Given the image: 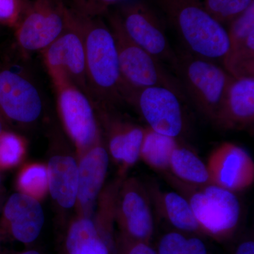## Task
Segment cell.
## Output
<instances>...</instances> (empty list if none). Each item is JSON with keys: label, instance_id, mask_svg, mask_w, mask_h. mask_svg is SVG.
Here are the masks:
<instances>
[{"label": "cell", "instance_id": "obj_1", "mask_svg": "<svg viewBox=\"0 0 254 254\" xmlns=\"http://www.w3.org/2000/svg\"><path fill=\"white\" fill-rule=\"evenodd\" d=\"M82 20L88 95L95 108L111 109L128 95L113 33L101 17Z\"/></svg>", "mask_w": 254, "mask_h": 254}, {"label": "cell", "instance_id": "obj_2", "mask_svg": "<svg viewBox=\"0 0 254 254\" xmlns=\"http://www.w3.org/2000/svg\"><path fill=\"white\" fill-rule=\"evenodd\" d=\"M191 54L222 62L230 47L227 28L207 12L201 0H152Z\"/></svg>", "mask_w": 254, "mask_h": 254}, {"label": "cell", "instance_id": "obj_3", "mask_svg": "<svg viewBox=\"0 0 254 254\" xmlns=\"http://www.w3.org/2000/svg\"><path fill=\"white\" fill-rule=\"evenodd\" d=\"M12 43L0 44V113L9 124L31 125L43 114V98L36 79Z\"/></svg>", "mask_w": 254, "mask_h": 254}, {"label": "cell", "instance_id": "obj_4", "mask_svg": "<svg viewBox=\"0 0 254 254\" xmlns=\"http://www.w3.org/2000/svg\"><path fill=\"white\" fill-rule=\"evenodd\" d=\"M165 180L188 200L204 236L230 240L238 230L242 208L236 193L213 184L192 185L163 174Z\"/></svg>", "mask_w": 254, "mask_h": 254}, {"label": "cell", "instance_id": "obj_5", "mask_svg": "<svg viewBox=\"0 0 254 254\" xmlns=\"http://www.w3.org/2000/svg\"><path fill=\"white\" fill-rule=\"evenodd\" d=\"M107 14L108 25L116 44L122 78L128 93L127 103L132 92L150 86L169 88L186 100L177 76L168 71L160 60L132 41L116 12Z\"/></svg>", "mask_w": 254, "mask_h": 254}, {"label": "cell", "instance_id": "obj_6", "mask_svg": "<svg viewBox=\"0 0 254 254\" xmlns=\"http://www.w3.org/2000/svg\"><path fill=\"white\" fill-rule=\"evenodd\" d=\"M173 69L185 96L205 118L213 122L232 76L223 66L187 50L177 53Z\"/></svg>", "mask_w": 254, "mask_h": 254}, {"label": "cell", "instance_id": "obj_7", "mask_svg": "<svg viewBox=\"0 0 254 254\" xmlns=\"http://www.w3.org/2000/svg\"><path fill=\"white\" fill-rule=\"evenodd\" d=\"M73 11L64 0L30 1L14 28V42L21 54L40 53L61 36L67 27Z\"/></svg>", "mask_w": 254, "mask_h": 254}, {"label": "cell", "instance_id": "obj_8", "mask_svg": "<svg viewBox=\"0 0 254 254\" xmlns=\"http://www.w3.org/2000/svg\"><path fill=\"white\" fill-rule=\"evenodd\" d=\"M64 126L78 149L85 152L101 141L95 107L89 96L62 73H48Z\"/></svg>", "mask_w": 254, "mask_h": 254}, {"label": "cell", "instance_id": "obj_9", "mask_svg": "<svg viewBox=\"0 0 254 254\" xmlns=\"http://www.w3.org/2000/svg\"><path fill=\"white\" fill-rule=\"evenodd\" d=\"M116 13L132 41L173 68L177 53L170 46L161 20L148 3L142 0L132 1L124 5Z\"/></svg>", "mask_w": 254, "mask_h": 254}, {"label": "cell", "instance_id": "obj_10", "mask_svg": "<svg viewBox=\"0 0 254 254\" xmlns=\"http://www.w3.org/2000/svg\"><path fill=\"white\" fill-rule=\"evenodd\" d=\"M184 101L169 88L150 86L132 92L127 103L136 108L147 127L177 139L186 127Z\"/></svg>", "mask_w": 254, "mask_h": 254}, {"label": "cell", "instance_id": "obj_11", "mask_svg": "<svg viewBox=\"0 0 254 254\" xmlns=\"http://www.w3.org/2000/svg\"><path fill=\"white\" fill-rule=\"evenodd\" d=\"M41 54L48 73H63L88 95L81 16L73 11L65 31Z\"/></svg>", "mask_w": 254, "mask_h": 254}, {"label": "cell", "instance_id": "obj_12", "mask_svg": "<svg viewBox=\"0 0 254 254\" xmlns=\"http://www.w3.org/2000/svg\"><path fill=\"white\" fill-rule=\"evenodd\" d=\"M121 238L150 242L154 232L152 203L144 184L130 178L123 184L118 201Z\"/></svg>", "mask_w": 254, "mask_h": 254}, {"label": "cell", "instance_id": "obj_13", "mask_svg": "<svg viewBox=\"0 0 254 254\" xmlns=\"http://www.w3.org/2000/svg\"><path fill=\"white\" fill-rule=\"evenodd\" d=\"M211 183L234 192L243 191L254 182V163L240 145L225 142L213 150L206 163Z\"/></svg>", "mask_w": 254, "mask_h": 254}, {"label": "cell", "instance_id": "obj_14", "mask_svg": "<svg viewBox=\"0 0 254 254\" xmlns=\"http://www.w3.org/2000/svg\"><path fill=\"white\" fill-rule=\"evenodd\" d=\"M230 47L222 66L234 78L254 76V4L227 28Z\"/></svg>", "mask_w": 254, "mask_h": 254}, {"label": "cell", "instance_id": "obj_15", "mask_svg": "<svg viewBox=\"0 0 254 254\" xmlns=\"http://www.w3.org/2000/svg\"><path fill=\"white\" fill-rule=\"evenodd\" d=\"M254 122V76L232 78L213 120L222 130H242Z\"/></svg>", "mask_w": 254, "mask_h": 254}, {"label": "cell", "instance_id": "obj_16", "mask_svg": "<svg viewBox=\"0 0 254 254\" xmlns=\"http://www.w3.org/2000/svg\"><path fill=\"white\" fill-rule=\"evenodd\" d=\"M3 215L11 235L18 242L29 245L41 235L44 212L34 197L24 193H14L5 203Z\"/></svg>", "mask_w": 254, "mask_h": 254}, {"label": "cell", "instance_id": "obj_17", "mask_svg": "<svg viewBox=\"0 0 254 254\" xmlns=\"http://www.w3.org/2000/svg\"><path fill=\"white\" fill-rule=\"evenodd\" d=\"M96 110L106 128L110 154L124 168L134 165L140 159L145 128L112 117L108 109Z\"/></svg>", "mask_w": 254, "mask_h": 254}, {"label": "cell", "instance_id": "obj_18", "mask_svg": "<svg viewBox=\"0 0 254 254\" xmlns=\"http://www.w3.org/2000/svg\"><path fill=\"white\" fill-rule=\"evenodd\" d=\"M109 167V154L101 141L85 151L78 165L77 200L90 217L95 200L99 195Z\"/></svg>", "mask_w": 254, "mask_h": 254}, {"label": "cell", "instance_id": "obj_19", "mask_svg": "<svg viewBox=\"0 0 254 254\" xmlns=\"http://www.w3.org/2000/svg\"><path fill=\"white\" fill-rule=\"evenodd\" d=\"M145 187L152 205L175 230L204 236L190 203L183 195L178 191L161 190L155 184Z\"/></svg>", "mask_w": 254, "mask_h": 254}, {"label": "cell", "instance_id": "obj_20", "mask_svg": "<svg viewBox=\"0 0 254 254\" xmlns=\"http://www.w3.org/2000/svg\"><path fill=\"white\" fill-rule=\"evenodd\" d=\"M48 188L50 195L63 208L76 204L78 190V165L73 157L56 155L50 159Z\"/></svg>", "mask_w": 254, "mask_h": 254}, {"label": "cell", "instance_id": "obj_21", "mask_svg": "<svg viewBox=\"0 0 254 254\" xmlns=\"http://www.w3.org/2000/svg\"><path fill=\"white\" fill-rule=\"evenodd\" d=\"M113 246L90 217L73 222L65 239L67 254H113Z\"/></svg>", "mask_w": 254, "mask_h": 254}, {"label": "cell", "instance_id": "obj_22", "mask_svg": "<svg viewBox=\"0 0 254 254\" xmlns=\"http://www.w3.org/2000/svg\"><path fill=\"white\" fill-rule=\"evenodd\" d=\"M169 173L185 183L192 185L212 184L206 164L198 155L178 143L172 153Z\"/></svg>", "mask_w": 254, "mask_h": 254}, {"label": "cell", "instance_id": "obj_23", "mask_svg": "<svg viewBox=\"0 0 254 254\" xmlns=\"http://www.w3.org/2000/svg\"><path fill=\"white\" fill-rule=\"evenodd\" d=\"M178 143L177 138L161 134L146 127L140 159L155 171L168 173L172 153Z\"/></svg>", "mask_w": 254, "mask_h": 254}, {"label": "cell", "instance_id": "obj_24", "mask_svg": "<svg viewBox=\"0 0 254 254\" xmlns=\"http://www.w3.org/2000/svg\"><path fill=\"white\" fill-rule=\"evenodd\" d=\"M155 250L158 254H210L201 237L177 230L160 237Z\"/></svg>", "mask_w": 254, "mask_h": 254}, {"label": "cell", "instance_id": "obj_25", "mask_svg": "<svg viewBox=\"0 0 254 254\" xmlns=\"http://www.w3.org/2000/svg\"><path fill=\"white\" fill-rule=\"evenodd\" d=\"M207 12L222 26L230 23L254 4V0H201Z\"/></svg>", "mask_w": 254, "mask_h": 254}, {"label": "cell", "instance_id": "obj_26", "mask_svg": "<svg viewBox=\"0 0 254 254\" xmlns=\"http://www.w3.org/2000/svg\"><path fill=\"white\" fill-rule=\"evenodd\" d=\"M24 152V141L14 132L6 130L0 134V169L14 166Z\"/></svg>", "mask_w": 254, "mask_h": 254}, {"label": "cell", "instance_id": "obj_27", "mask_svg": "<svg viewBox=\"0 0 254 254\" xmlns=\"http://www.w3.org/2000/svg\"><path fill=\"white\" fill-rule=\"evenodd\" d=\"M18 186L23 193L41 196L48 188L47 169L41 165H33L26 169L18 180Z\"/></svg>", "mask_w": 254, "mask_h": 254}, {"label": "cell", "instance_id": "obj_28", "mask_svg": "<svg viewBox=\"0 0 254 254\" xmlns=\"http://www.w3.org/2000/svg\"><path fill=\"white\" fill-rule=\"evenodd\" d=\"M75 14L87 18H99L109 12L110 7L122 0H67Z\"/></svg>", "mask_w": 254, "mask_h": 254}, {"label": "cell", "instance_id": "obj_29", "mask_svg": "<svg viewBox=\"0 0 254 254\" xmlns=\"http://www.w3.org/2000/svg\"><path fill=\"white\" fill-rule=\"evenodd\" d=\"M30 0H0V25L14 30L21 21Z\"/></svg>", "mask_w": 254, "mask_h": 254}, {"label": "cell", "instance_id": "obj_30", "mask_svg": "<svg viewBox=\"0 0 254 254\" xmlns=\"http://www.w3.org/2000/svg\"><path fill=\"white\" fill-rule=\"evenodd\" d=\"M115 254H158L150 242L120 238Z\"/></svg>", "mask_w": 254, "mask_h": 254}, {"label": "cell", "instance_id": "obj_31", "mask_svg": "<svg viewBox=\"0 0 254 254\" xmlns=\"http://www.w3.org/2000/svg\"><path fill=\"white\" fill-rule=\"evenodd\" d=\"M235 254H254L253 239H247L242 241L235 249Z\"/></svg>", "mask_w": 254, "mask_h": 254}, {"label": "cell", "instance_id": "obj_32", "mask_svg": "<svg viewBox=\"0 0 254 254\" xmlns=\"http://www.w3.org/2000/svg\"><path fill=\"white\" fill-rule=\"evenodd\" d=\"M9 130V125L4 117L0 113V134L3 132Z\"/></svg>", "mask_w": 254, "mask_h": 254}, {"label": "cell", "instance_id": "obj_33", "mask_svg": "<svg viewBox=\"0 0 254 254\" xmlns=\"http://www.w3.org/2000/svg\"><path fill=\"white\" fill-rule=\"evenodd\" d=\"M17 254H42L41 252H38L36 250H27L25 252H21Z\"/></svg>", "mask_w": 254, "mask_h": 254}, {"label": "cell", "instance_id": "obj_34", "mask_svg": "<svg viewBox=\"0 0 254 254\" xmlns=\"http://www.w3.org/2000/svg\"><path fill=\"white\" fill-rule=\"evenodd\" d=\"M0 184H1V177H0Z\"/></svg>", "mask_w": 254, "mask_h": 254}]
</instances>
